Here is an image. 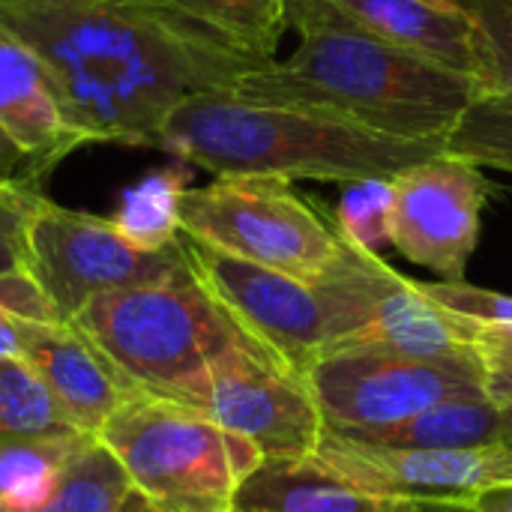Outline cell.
<instances>
[{
  "mask_svg": "<svg viewBox=\"0 0 512 512\" xmlns=\"http://www.w3.org/2000/svg\"><path fill=\"white\" fill-rule=\"evenodd\" d=\"M21 357L51 390L66 420L96 438L102 426L141 396L72 324H18Z\"/></svg>",
  "mask_w": 512,
  "mask_h": 512,
  "instance_id": "15",
  "label": "cell"
},
{
  "mask_svg": "<svg viewBox=\"0 0 512 512\" xmlns=\"http://www.w3.org/2000/svg\"><path fill=\"white\" fill-rule=\"evenodd\" d=\"M348 441L387 450H486L504 447L507 420L489 396L450 399L384 429H330Z\"/></svg>",
  "mask_w": 512,
  "mask_h": 512,
  "instance_id": "18",
  "label": "cell"
},
{
  "mask_svg": "<svg viewBox=\"0 0 512 512\" xmlns=\"http://www.w3.org/2000/svg\"><path fill=\"white\" fill-rule=\"evenodd\" d=\"M159 512H234L243 480L264 456L198 411L129 399L96 435Z\"/></svg>",
  "mask_w": 512,
  "mask_h": 512,
  "instance_id": "5",
  "label": "cell"
},
{
  "mask_svg": "<svg viewBox=\"0 0 512 512\" xmlns=\"http://www.w3.org/2000/svg\"><path fill=\"white\" fill-rule=\"evenodd\" d=\"M474 33V75L483 96L512 99V0H453Z\"/></svg>",
  "mask_w": 512,
  "mask_h": 512,
  "instance_id": "24",
  "label": "cell"
},
{
  "mask_svg": "<svg viewBox=\"0 0 512 512\" xmlns=\"http://www.w3.org/2000/svg\"><path fill=\"white\" fill-rule=\"evenodd\" d=\"M459 324L486 372H512V327H486L462 318Z\"/></svg>",
  "mask_w": 512,
  "mask_h": 512,
  "instance_id": "30",
  "label": "cell"
},
{
  "mask_svg": "<svg viewBox=\"0 0 512 512\" xmlns=\"http://www.w3.org/2000/svg\"><path fill=\"white\" fill-rule=\"evenodd\" d=\"M90 435L0 441V512H36L54 492L69 456Z\"/></svg>",
  "mask_w": 512,
  "mask_h": 512,
  "instance_id": "22",
  "label": "cell"
},
{
  "mask_svg": "<svg viewBox=\"0 0 512 512\" xmlns=\"http://www.w3.org/2000/svg\"><path fill=\"white\" fill-rule=\"evenodd\" d=\"M234 512H393L315 459H264L240 486Z\"/></svg>",
  "mask_w": 512,
  "mask_h": 512,
  "instance_id": "17",
  "label": "cell"
},
{
  "mask_svg": "<svg viewBox=\"0 0 512 512\" xmlns=\"http://www.w3.org/2000/svg\"><path fill=\"white\" fill-rule=\"evenodd\" d=\"M0 21L51 66L93 144L153 147L177 105L270 63L159 0H0Z\"/></svg>",
  "mask_w": 512,
  "mask_h": 512,
  "instance_id": "1",
  "label": "cell"
},
{
  "mask_svg": "<svg viewBox=\"0 0 512 512\" xmlns=\"http://www.w3.org/2000/svg\"><path fill=\"white\" fill-rule=\"evenodd\" d=\"M186 267L180 240L156 252L141 249L117 231L111 216L69 210L48 195L30 222L27 270L39 279L66 324L99 294L168 282Z\"/></svg>",
  "mask_w": 512,
  "mask_h": 512,
  "instance_id": "8",
  "label": "cell"
},
{
  "mask_svg": "<svg viewBox=\"0 0 512 512\" xmlns=\"http://www.w3.org/2000/svg\"><path fill=\"white\" fill-rule=\"evenodd\" d=\"M330 306L336 348L387 345L414 357H477L459 318L438 309L378 252L339 243L333 264L312 282Z\"/></svg>",
  "mask_w": 512,
  "mask_h": 512,
  "instance_id": "10",
  "label": "cell"
},
{
  "mask_svg": "<svg viewBox=\"0 0 512 512\" xmlns=\"http://www.w3.org/2000/svg\"><path fill=\"white\" fill-rule=\"evenodd\" d=\"M69 324L141 396L153 399H174L228 351L258 345L192 267L168 282L99 294Z\"/></svg>",
  "mask_w": 512,
  "mask_h": 512,
  "instance_id": "4",
  "label": "cell"
},
{
  "mask_svg": "<svg viewBox=\"0 0 512 512\" xmlns=\"http://www.w3.org/2000/svg\"><path fill=\"white\" fill-rule=\"evenodd\" d=\"M81 435L24 357H0V441Z\"/></svg>",
  "mask_w": 512,
  "mask_h": 512,
  "instance_id": "21",
  "label": "cell"
},
{
  "mask_svg": "<svg viewBox=\"0 0 512 512\" xmlns=\"http://www.w3.org/2000/svg\"><path fill=\"white\" fill-rule=\"evenodd\" d=\"M393 512H471L459 504H423V501H393Z\"/></svg>",
  "mask_w": 512,
  "mask_h": 512,
  "instance_id": "35",
  "label": "cell"
},
{
  "mask_svg": "<svg viewBox=\"0 0 512 512\" xmlns=\"http://www.w3.org/2000/svg\"><path fill=\"white\" fill-rule=\"evenodd\" d=\"M189 267L222 309L267 354L303 378V372L339 345L327 300L309 282L225 255L192 237H180Z\"/></svg>",
  "mask_w": 512,
  "mask_h": 512,
  "instance_id": "11",
  "label": "cell"
},
{
  "mask_svg": "<svg viewBox=\"0 0 512 512\" xmlns=\"http://www.w3.org/2000/svg\"><path fill=\"white\" fill-rule=\"evenodd\" d=\"M180 231L225 255L315 282L339 252L333 231L282 177H216L186 189Z\"/></svg>",
  "mask_w": 512,
  "mask_h": 512,
  "instance_id": "6",
  "label": "cell"
},
{
  "mask_svg": "<svg viewBox=\"0 0 512 512\" xmlns=\"http://www.w3.org/2000/svg\"><path fill=\"white\" fill-rule=\"evenodd\" d=\"M0 315L18 324H66L27 267L0 276Z\"/></svg>",
  "mask_w": 512,
  "mask_h": 512,
  "instance_id": "29",
  "label": "cell"
},
{
  "mask_svg": "<svg viewBox=\"0 0 512 512\" xmlns=\"http://www.w3.org/2000/svg\"><path fill=\"white\" fill-rule=\"evenodd\" d=\"M0 126L48 177L93 138L72 117L51 66L0 21Z\"/></svg>",
  "mask_w": 512,
  "mask_h": 512,
  "instance_id": "14",
  "label": "cell"
},
{
  "mask_svg": "<svg viewBox=\"0 0 512 512\" xmlns=\"http://www.w3.org/2000/svg\"><path fill=\"white\" fill-rule=\"evenodd\" d=\"M390 204H393V183L390 180H357L342 189L336 204V225L339 237L360 246L378 249L387 243L390 225Z\"/></svg>",
  "mask_w": 512,
  "mask_h": 512,
  "instance_id": "26",
  "label": "cell"
},
{
  "mask_svg": "<svg viewBox=\"0 0 512 512\" xmlns=\"http://www.w3.org/2000/svg\"><path fill=\"white\" fill-rule=\"evenodd\" d=\"M168 402L249 441L264 459H312L324 435L306 381L261 345L228 351Z\"/></svg>",
  "mask_w": 512,
  "mask_h": 512,
  "instance_id": "9",
  "label": "cell"
},
{
  "mask_svg": "<svg viewBox=\"0 0 512 512\" xmlns=\"http://www.w3.org/2000/svg\"><path fill=\"white\" fill-rule=\"evenodd\" d=\"M156 150L216 177L282 180H393L444 150L435 141H411L363 129L318 111L261 105L228 90L201 93L177 105L162 123Z\"/></svg>",
  "mask_w": 512,
  "mask_h": 512,
  "instance_id": "3",
  "label": "cell"
},
{
  "mask_svg": "<svg viewBox=\"0 0 512 512\" xmlns=\"http://www.w3.org/2000/svg\"><path fill=\"white\" fill-rule=\"evenodd\" d=\"M387 243L408 261L462 282L480 240L489 180L480 165L441 153L393 180Z\"/></svg>",
  "mask_w": 512,
  "mask_h": 512,
  "instance_id": "12",
  "label": "cell"
},
{
  "mask_svg": "<svg viewBox=\"0 0 512 512\" xmlns=\"http://www.w3.org/2000/svg\"><path fill=\"white\" fill-rule=\"evenodd\" d=\"M471 512H512V483H498L483 489L468 501Z\"/></svg>",
  "mask_w": 512,
  "mask_h": 512,
  "instance_id": "33",
  "label": "cell"
},
{
  "mask_svg": "<svg viewBox=\"0 0 512 512\" xmlns=\"http://www.w3.org/2000/svg\"><path fill=\"white\" fill-rule=\"evenodd\" d=\"M303 381L324 429H384L450 399L489 396L480 357H414L387 345L333 348Z\"/></svg>",
  "mask_w": 512,
  "mask_h": 512,
  "instance_id": "7",
  "label": "cell"
},
{
  "mask_svg": "<svg viewBox=\"0 0 512 512\" xmlns=\"http://www.w3.org/2000/svg\"><path fill=\"white\" fill-rule=\"evenodd\" d=\"M36 512H159L129 480L117 456L87 438L63 465L51 498Z\"/></svg>",
  "mask_w": 512,
  "mask_h": 512,
  "instance_id": "19",
  "label": "cell"
},
{
  "mask_svg": "<svg viewBox=\"0 0 512 512\" xmlns=\"http://www.w3.org/2000/svg\"><path fill=\"white\" fill-rule=\"evenodd\" d=\"M429 3H435V6H447V9H456V3H453V0H429Z\"/></svg>",
  "mask_w": 512,
  "mask_h": 512,
  "instance_id": "36",
  "label": "cell"
},
{
  "mask_svg": "<svg viewBox=\"0 0 512 512\" xmlns=\"http://www.w3.org/2000/svg\"><path fill=\"white\" fill-rule=\"evenodd\" d=\"M0 357H21V327L6 315H0Z\"/></svg>",
  "mask_w": 512,
  "mask_h": 512,
  "instance_id": "34",
  "label": "cell"
},
{
  "mask_svg": "<svg viewBox=\"0 0 512 512\" xmlns=\"http://www.w3.org/2000/svg\"><path fill=\"white\" fill-rule=\"evenodd\" d=\"M486 393L504 411V420H507L504 447L512 450V372H486Z\"/></svg>",
  "mask_w": 512,
  "mask_h": 512,
  "instance_id": "32",
  "label": "cell"
},
{
  "mask_svg": "<svg viewBox=\"0 0 512 512\" xmlns=\"http://www.w3.org/2000/svg\"><path fill=\"white\" fill-rule=\"evenodd\" d=\"M363 30L405 51L474 75V33L459 9L429 0H330ZM477 78V75H474Z\"/></svg>",
  "mask_w": 512,
  "mask_h": 512,
  "instance_id": "16",
  "label": "cell"
},
{
  "mask_svg": "<svg viewBox=\"0 0 512 512\" xmlns=\"http://www.w3.org/2000/svg\"><path fill=\"white\" fill-rule=\"evenodd\" d=\"M45 192L0 186V276L27 267L30 222Z\"/></svg>",
  "mask_w": 512,
  "mask_h": 512,
  "instance_id": "28",
  "label": "cell"
},
{
  "mask_svg": "<svg viewBox=\"0 0 512 512\" xmlns=\"http://www.w3.org/2000/svg\"><path fill=\"white\" fill-rule=\"evenodd\" d=\"M444 150L480 168L512 174V99L480 96L450 132Z\"/></svg>",
  "mask_w": 512,
  "mask_h": 512,
  "instance_id": "25",
  "label": "cell"
},
{
  "mask_svg": "<svg viewBox=\"0 0 512 512\" xmlns=\"http://www.w3.org/2000/svg\"><path fill=\"white\" fill-rule=\"evenodd\" d=\"M45 180L48 177L36 168V162L0 126V186H18V189H39L42 192Z\"/></svg>",
  "mask_w": 512,
  "mask_h": 512,
  "instance_id": "31",
  "label": "cell"
},
{
  "mask_svg": "<svg viewBox=\"0 0 512 512\" xmlns=\"http://www.w3.org/2000/svg\"><path fill=\"white\" fill-rule=\"evenodd\" d=\"M423 294L444 309L453 318L462 321H474V324H486V327H512V297L492 291V288H480L471 282H420Z\"/></svg>",
  "mask_w": 512,
  "mask_h": 512,
  "instance_id": "27",
  "label": "cell"
},
{
  "mask_svg": "<svg viewBox=\"0 0 512 512\" xmlns=\"http://www.w3.org/2000/svg\"><path fill=\"white\" fill-rule=\"evenodd\" d=\"M291 27L297 51L246 72L228 93L435 144L483 96L474 75L378 39L330 0H291Z\"/></svg>",
  "mask_w": 512,
  "mask_h": 512,
  "instance_id": "2",
  "label": "cell"
},
{
  "mask_svg": "<svg viewBox=\"0 0 512 512\" xmlns=\"http://www.w3.org/2000/svg\"><path fill=\"white\" fill-rule=\"evenodd\" d=\"M189 189V168L171 165L144 174L138 183L123 189L120 204L111 216L117 231L141 249H168L180 240V201Z\"/></svg>",
  "mask_w": 512,
  "mask_h": 512,
  "instance_id": "20",
  "label": "cell"
},
{
  "mask_svg": "<svg viewBox=\"0 0 512 512\" xmlns=\"http://www.w3.org/2000/svg\"><path fill=\"white\" fill-rule=\"evenodd\" d=\"M339 480L387 501L459 504L489 486L512 483V450H387L324 429L312 456Z\"/></svg>",
  "mask_w": 512,
  "mask_h": 512,
  "instance_id": "13",
  "label": "cell"
},
{
  "mask_svg": "<svg viewBox=\"0 0 512 512\" xmlns=\"http://www.w3.org/2000/svg\"><path fill=\"white\" fill-rule=\"evenodd\" d=\"M207 24L234 45L273 60L291 27V0H159Z\"/></svg>",
  "mask_w": 512,
  "mask_h": 512,
  "instance_id": "23",
  "label": "cell"
}]
</instances>
